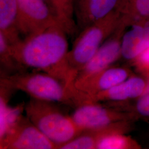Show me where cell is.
I'll return each mask as SVG.
<instances>
[{
	"instance_id": "1",
	"label": "cell",
	"mask_w": 149,
	"mask_h": 149,
	"mask_svg": "<svg viewBox=\"0 0 149 149\" xmlns=\"http://www.w3.org/2000/svg\"><path fill=\"white\" fill-rule=\"evenodd\" d=\"M67 35L61 26H54L11 45L12 51L16 60L26 69L47 72L69 86Z\"/></svg>"
},
{
	"instance_id": "2",
	"label": "cell",
	"mask_w": 149,
	"mask_h": 149,
	"mask_svg": "<svg viewBox=\"0 0 149 149\" xmlns=\"http://www.w3.org/2000/svg\"><path fill=\"white\" fill-rule=\"evenodd\" d=\"M0 84L13 91H21L31 98L77 107L83 104L79 91L47 72L26 71L1 76Z\"/></svg>"
},
{
	"instance_id": "3",
	"label": "cell",
	"mask_w": 149,
	"mask_h": 149,
	"mask_svg": "<svg viewBox=\"0 0 149 149\" xmlns=\"http://www.w3.org/2000/svg\"><path fill=\"white\" fill-rule=\"evenodd\" d=\"M120 19V14L116 9L80 31L67 56L68 85L71 88L75 89L74 82L77 74L116 30Z\"/></svg>"
},
{
	"instance_id": "4",
	"label": "cell",
	"mask_w": 149,
	"mask_h": 149,
	"mask_svg": "<svg viewBox=\"0 0 149 149\" xmlns=\"http://www.w3.org/2000/svg\"><path fill=\"white\" fill-rule=\"evenodd\" d=\"M55 103L31 98L24 109L28 119L59 149L82 131L71 116L65 113Z\"/></svg>"
},
{
	"instance_id": "5",
	"label": "cell",
	"mask_w": 149,
	"mask_h": 149,
	"mask_svg": "<svg viewBox=\"0 0 149 149\" xmlns=\"http://www.w3.org/2000/svg\"><path fill=\"white\" fill-rule=\"evenodd\" d=\"M71 116L82 132L103 128L122 121L134 120L136 117L132 111L97 102L87 103L76 107Z\"/></svg>"
},
{
	"instance_id": "6",
	"label": "cell",
	"mask_w": 149,
	"mask_h": 149,
	"mask_svg": "<svg viewBox=\"0 0 149 149\" xmlns=\"http://www.w3.org/2000/svg\"><path fill=\"white\" fill-rule=\"evenodd\" d=\"M0 149H58V146L21 114L0 139Z\"/></svg>"
},
{
	"instance_id": "7",
	"label": "cell",
	"mask_w": 149,
	"mask_h": 149,
	"mask_svg": "<svg viewBox=\"0 0 149 149\" xmlns=\"http://www.w3.org/2000/svg\"><path fill=\"white\" fill-rule=\"evenodd\" d=\"M17 2L18 28L21 34L25 37L54 26L63 27L43 0H17Z\"/></svg>"
},
{
	"instance_id": "8",
	"label": "cell",
	"mask_w": 149,
	"mask_h": 149,
	"mask_svg": "<svg viewBox=\"0 0 149 149\" xmlns=\"http://www.w3.org/2000/svg\"><path fill=\"white\" fill-rule=\"evenodd\" d=\"M127 28L119 22L116 30L102 44L93 57L79 72L74 82L113 66V63L121 58L122 41Z\"/></svg>"
},
{
	"instance_id": "9",
	"label": "cell",
	"mask_w": 149,
	"mask_h": 149,
	"mask_svg": "<svg viewBox=\"0 0 149 149\" xmlns=\"http://www.w3.org/2000/svg\"><path fill=\"white\" fill-rule=\"evenodd\" d=\"M132 72L126 67L111 66L106 69L74 82V88L87 97L107 90L128 79Z\"/></svg>"
},
{
	"instance_id": "10",
	"label": "cell",
	"mask_w": 149,
	"mask_h": 149,
	"mask_svg": "<svg viewBox=\"0 0 149 149\" xmlns=\"http://www.w3.org/2000/svg\"><path fill=\"white\" fill-rule=\"evenodd\" d=\"M133 121H122L103 128L83 131L69 142L62 145L60 149H97L100 141L107 136L128 133L132 128Z\"/></svg>"
},
{
	"instance_id": "11",
	"label": "cell",
	"mask_w": 149,
	"mask_h": 149,
	"mask_svg": "<svg viewBox=\"0 0 149 149\" xmlns=\"http://www.w3.org/2000/svg\"><path fill=\"white\" fill-rule=\"evenodd\" d=\"M147 80L138 76H131L117 85L87 97V103L125 102L138 98L143 92Z\"/></svg>"
},
{
	"instance_id": "12",
	"label": "cell",
	"mask_w": 149,
	"mask_h": 149,
	"mask_svg": "<svg viewBox=\"0 0 149 149\" xmlns=\"http://www.w3.org/2000/svg\"><path fill=\"white\" fill-rule=\"evenodd\" d=\"M119 1L76 0L74 14L79 30L81 31L114 11Z\"/></svg>"
},
{
	"instance_id": "13",
	"label": "cell",
	"mask_w": 149,
	"mask_h": 149,
	"mask_svg": "<svg viewBox=\"0 0 149 149\" xmlns=\"http://www.w3.org/2000/svg\"><path fill=\"white\" fill-rule=\"evenodd\" d=\"M149 48V20L132 26L124 33L122 41L121 57L132 61Z\"/></svg>"
},
{
	"instance_id": "14",
	"label": "cell",
	"mask_w": 149,
	"mask_h": 149,
	"mask_svg": "<svg viewBox=\"0 0 149 149\" xmlns=\"http://www.w3.org/2000/svg\"><path fill=\"white\" fill-rule=\"evenodd\" d=\"M17 0H0V33L11 45L22 40L17 25Z\"/></svg>"
},
{
	"instance_id": "15",
	"label": "cell",
	"mask_w": 149,
	"mask_h": 149,
	"mask_svg": "<svg viewBox=\"0 0 149 149\" xmlns=\"http://www.w3.org/2000/svg\"><path fill=\"white\" fill-rule=\"evenodd\" d=\"M116 9L127 28L149 20V0H120Z\"/></svg>"
},
{
	"instance_id": "16",
	"label": "cell",
	"mask_w": 149,
	"mask_h": 149,
	"mask_svg": "<svg viewBox=\"0 0 149 149\" xmlns=\"http://www.w3.org/2000/svg\"><path fill=\"white\" fill-rule=\"evenodd\" d=\"M0 139L7 133L11 125L17 118L21 114L22 107L12 108L8 105V102L13 91L1 85L0 86Z\"/></svg>"
},
{
	"instance_id": "17",
	"label": "cell",
	"mask_w": 149,
	"mask_h": 149,
	"mask_svg": "<svg viewBox=\"0 0 149 149\" xmlns=\"http://www.w3.org/2000/svg\"><path fill=\"white\" fill-rule=\"evenodd\" d=\"M76 0H53V12L68 35L76 34L79 28L73 18Z\"/></svg>"
},
{
	"instance_id": "18",
	"label": "cell",
	"mask_w": 149,
	"mask_h": 149,
	"mask_svg": "<svg viewBox=\"0 0 149 149\" xmlns=\"http://www.w3.org/2000/svg\"><path fill=\"white\" fill-rule=\"evenodd\" d=\"M0 65L1 76L11 75L26 71V69L16 60L11 44L1 33Z\"/></svg>"
},
{
	"instance_id": "19",
	"label": "cell",
	"mask_w": 149,
	"mask_h": 149,
	"mask_svg": "<svg viewBox=\"0 0 149 149\" xmlns=\"http://www.w3.org/2000/svg\"><path fill=\"white\" fill-rule=\"evenodd\" d=\"M138 143L126 134H117L103 139L97 145V149H140Z\"/></svg>"
},
{
	"instance_id": "20",
	"label": "cell",
	"mask_w": 149,
	"mask_h": 149,
	"mask_svg": "<svg viewBox=\"0 0 149 149\" xmlns=\"http://www.w3.org/2000/svg\"><path fill=\"white\" fill-rule=\"evenodd\" d=\"M141 117L149 118V77H147V84L143 92L137 98L134 111H132Z\"/></svg>"
},
{
	"instance_id": "21",
	"label": "cell",
	"mask_w": 149,
	"mask_h": 149,
	"mask_svg": "<svg viewBox=\"0 0 149 149\" xmlns=\"http://www.w3.org/2000/svg\"><path fill=\"white\" fill-rule=\"evenodd\" d=\"M130 62L146 78L149 77V48Z\"/></svg>"
},
{
	"instance_id": "22",
	"label": "cell",
	"mask_w": 149,
	"mask_h": 149,
	"mask_svg": "<svg viewBox=\"0 0 149 149\" xmlns=\"http://www.w3.org/2000/svg\"><path fill=\"white\" fill-rule=\"evenodd\" d=\"M43 1L47 3V4L50 7V8L53 12V0H43Z\"/></svg>"
}]
</instances>
